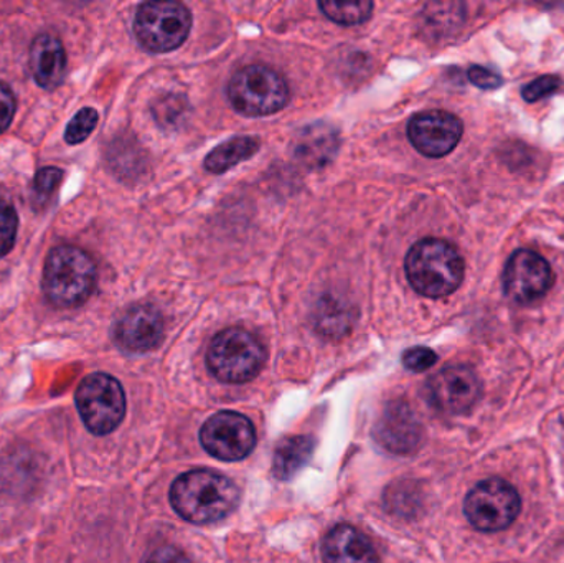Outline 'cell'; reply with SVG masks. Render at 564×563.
Masks as SVG:
<instances>
[{"mask_svg": "<svg viewBox=\"0 0 564 563\" xmlns=\"http://www.w3.org/2000/svg\"><path fill=\"white\" fill-rule=\"evenodd\" d=\"M261 141L254 136H237L215 148L205 159V169L214 174H224L240 162L248 161L260 151Z\"/></svg>", "mask_w": 564, "mask_h": 563, "instance_id": "18", "label": "cell"}, {"mask_svg": "<svg viewBox=\"0 0 564 563\" xmlns=\"http://www.w3.org/2000/svg\"><path fill=\"white\" fill-rule=\"evenodd\" d=\"M463 131L460 119L441 109L420 112L408 124V138L414 149L434 159L453 152L463 138Z\"/></svg>", "mask_w": 564, "mask_h": 563, "instance_id": "12", "label": "cell"}, {"mask_svg": "<svg viewBox=\"0 0 564 563\" xmlns=\"http://www.w3.org/2000/svg\"><path fill=\"white\" fill-rule=\"evenodd\" d=\"M192 15L184 3L159 0L145 2L135 13L134 32L149 52L165 53L178 48L187 40Z\"/></svg>", "mask_w": 564, "mask_h": 563, "instance_id": "7", "label": "cell"}, {"mask_svg": "<svg viewBox=\"0 0 564 563\" xmlns=\"http://www.w3.org/2000/svg\"><path fill=\"white\" fill-rule=\"evenodd\" d=\"M76 407L93 435H108L121 425L126 415V396L121 383L108 373L85 377L76 390Z\"/></svg>", "mask_w": 564, "mask_h": 563, "instance_id": "6", "label": "cell"}, {"mask_svg": "<svg viewBox=\"0 0 564 563\" xmlns=\"http://www.w3.org/2000/svg\"><path fill=\"white\" fill-rule=\"evenodd\" d=\"M228 98L241 115L260 118L274 115L288 105L289 86L276 69L250 65L231 76Z\"/></svg>", "mask_w": 564, "mask_h": 563, "instance_id": "5", "label": "cell"}, {"mask_svg": "<svg viewBox=\"0 0 564 563\" xmlns=\"http://www.w3.org/2000/svg\"><path fill=\"white\" fill-rule=\"evenodd\" d=\"M267 362L263 343L250 331L230 327L214 337L207 353L210 372L225 383L253 380Z\"/></svg>", "mask_w": 564, "mask_h": 563, "instance_id": "4", "label": "cell"}, {"mask_svg": "<svg viewBox=\"0 0 564 563\" xmlns=\"http://www.w3.org/2000/svg\"><path fill=\"white\" fill-rule=\"evenodd\" d=\"M240 489L230 479L208 469L184 473L171 488V505L194 524L221 521L237 509Z\"/></svg>", "mask_w": 564, "mask_h": 563, "instance_id": "1", "label": "cell"}, {"mask_svg": "<svg viewBox=\"0 0 564 563\" xmlns=\"http://www.w3.org/2000/svg\"><path fill=\"white\" fill-rule=\"evenodd\" d=\"M354 321L355 314L351 313L350 307L332 296L324 297L314 314L315 329L330 339H338L350 333Z\"/></svg>", "mask_w": 564, "mask_h": 563, "instance_id": "20", "label": "cell"}, {"mask_svg": "<svg viewBox=\"0 0 564 563\" xmlns=\"http://www.w3.org/2000/svg\"><path fill=\"white\" fill-rule=\"evenodd\" d=\"M325 563H378L377 551L367 535L348 524H338L322 541Z\"/></svg>", "mask_w": 564, "mask_h": 563, "instance_id": "15", "label": "cell"}, {"mask_svg": "<svg viewBox=\"0 0 564 563\" xmlns=\"http://www.w3.org/2000/svg\"><path fill=\"white\" fill-rule=\"evenodd\" d=\"M314 440L311 436H289L281 440L274 452L273 473L280 481H289L314 452Z\"/></svg>", "mask_w": 564, "mask_h": 563, "instance_id": "19", "label": "cell"}, {"mask_svg": "<svg viewBox=\"0 0 564 563\" xmlns=\"http://www.w3.org/2000/svg\"><path fill=\"white\" fill-rule=\"evenodd\" d=\"M204 448L221 462L247 458L257 445V430L248 416L235 412H220L202 426Z\"/></svg>", "mask_w": 564, "mask_h": 563, "instance_id": "9", "label": "cell"}, {"mask_svg": "<svg viewBox=\"0 0 564 563\" xmlns=\"http://www.w3.org/2000/svg\"><path fill=\"white\" fill-rule=\"evenodd\" d=\"M322 12L332 22L340 25H358L367 22L373 12V3L368 0H357V2H337V0H324L318 3Z\"/></svg>", "mask_w": 564, "mask_h": 563, "instance_id": "21", "label": "cell"}, {"mask_svg": "<svg viewBox=\"0 0 564 563\" xmlns=\"http://www.w3.org/2000/svg\"><path fill=\"white\" fill-rule=\"evenodd\" d=\"M563 83L558 76H540L523 88V98L529 102L540 101V99L549 98L562 89Z\"/></svg>", "mask_w": 564, "mask_h": 563, "instance_id": "24", "label": "cell"}, {"mask_svg": "<svg viewBox=\"0 0 564 563\" xmlns=\"http://www.w3.org/2000/svg\"><path fill=\"white\" fill-rule=\"evenodd\" d=\"M469 79L480 89H496L502 86L503 79L499 73L484 66H473L469 69Z\"/></svg>", "mask_w": 564, "mask_h": 563, "instance_id": "28", "label": "cell"}, {"mask_svg": "<svg viewBox=\"0 0 564 563\" xmlns=\"http://www.w3.org/2000/svg\"><path fill=\"white\" fill-rule=\"evenodd\" d=\"M375 439L388 452L410 455L420 445L421 425L406 403H390L377 423Z\"/></svg>", "mask_w": 564, "mask_h": 563, "instance_id": "14", "label": "cell"}, {"mask_svg": "<svg viewBox=\"0 0 564 563\" xmlns=\"http://www.w3.org/2000/svg\"><path fill=\"white\" fill-rule=\"evenodd\" d=\"M15 96L12 89L0 82V134L12 124L13 116H15Z\"/></svg>", "mask_w": 564, "mask_h": 563, "instance_id": "27", "label": "cell"}, {"mask_svg": "<svg viewBox=\"0 0 564 563\" xmlns=\"http://www.w3.org/2000/svg\"><path fill=\"white\" fill-rule=\"evenodd\" d=\"M148 563H192L191 559L175 548H161L149 557Z\"/></svg>", "mask_w": 564, "mask_h": 563, "instance_id": "29", "label": "cell"}, {"mask_svg": "<svg viewBox=\"0 0 564 563\" xmlns=\"http://www.w3.org/2000/svg\"><path fill=\"white\" fill-rule=\"evenodd\" d=\"M553 270L542 255L519 250L507 261L503 270V290L519 304H533L543 300L552 290Z\"/></svg>", "mask_w": 564, "mask_h": 563, "instance_id": "10", "label": "cell"}, {"mask_svg": "<svg viewBox=\"0 0 564 563\" xmlns=\"http://www.w3.org/2000/svg\"><path fill=\"white\" fill-rule=\"evenodd\" d=\"M96 284V267L88 253L62 245L53 248L43 268L42 286L46 300L58 307L82 306Z\"/></svg>", "mask_w": 564, "mask_h": 563, "instance_id": "3", "label": "cell"}, {"mask_svg": "<svg viewBox=\"0 0 564 563\" xmlns=\"http://www.w3.org/2000/svg\"><path fill=\"white\" fill-rule=\"evenodd\" d=\"M430 402L447 415H466L479 403L482 383L467 366H451L427 382Z\"/></svg>", "mask_w": 564, "mask_h": 563, "instance_id": "11", "label": "cell"}, {"mask_svg": "<svg viewBox=\"0 0 564 563\" xmlns=\"http://www.w3.org/2000/svg\"><path fill=\"white\" fill-rule=\"evenodd\" d=\"M63 172L59 169L55 167H45L42 171H39L35 177V194L39 195L40 198L48 197L53 191H55L56 185L62 182Z\"/></svg>", "mask_w": 564, "mask_h": 563, "instance_id": "26", "label": "cell"}, {"mask_svg": "<svg viewBox=\"0 0 564 563\" xmlns=\"http://www.w3.org/2000/svg\"><path fill=\"white\" fill-rule=\"evenodd\" d=\"M406 277L411 286L427 297L453 294L464 280V260L449 241L424 238L406 257Z\"/></svg>", "mask_w": 564, "mask_h": 563, "instance_id": "2", "label": "cell"}, {"mask_svg": "<svg viewBox=\"0 0 564 563\" xmlns=\"http://www.w3.org/2000/svg\"><path fill=\"white\" fill-rule=\"evenodd\" d=\"M164 339V317L151 304L129 307L115 326V340L122 350L142 354L155 349Z\"/></svg>", "mask_w": 564, "mask_h": 563, "instance_id": "13", "label": "cell"}, {"mask_svg": "<svg viewBox=\"0 0 564 563\" xmlns=\"http://www.w3.org/2000/svg\"><path fill=\"white\" fill-rule=\"evenodd\" d=\"M522 501L519 492L503 479H487L470 489L464 501V515L480 532H499L519 518Z\"/></svg>", "mask_w": 564, "mask_h": 563, "instance_id": "8", "label": "cell"}, {"mask_svg": "<svg viewBox=\"0 0 564 563\" xmlns=\"http://www.w3.org/2000/svg\"><path fill=\"white\" fill-rule=\"evenodd\" d=\"M19 218L9 202L0 198V258L6 257L15 243Z\"/></svg>", "mask_w": 564, "mask_h": 563, "instance_id": "23", "label": "cell"}, {"mask_svg": "<svg viewBox=\"0 0 564 563\" xmlns=\"http://www.w3.org/2000/svg\"><path fill=\"white\" fill-rule=\"evenodd\" d=\"M30 72L36 85L55 89L62 85L66 72V53L62 42L50 33H42L33 40L30 48Z\"/></svg>", "mask_w": 564, "mask_h": 563, "instance_id": "16", "label": "cell"}, {"mask_svg": "<svg viewBox=\"0 0 564 563\" xmlns=\"http://www.w3.org/2000/svg\"><path fill=\"white\" fill-rule=\"evenodd\" d=\"M338 132L327 122L305 126L294 141V155L308 169L325 167L338 151Z\"/></svg>", "mask_w": 564, "mask_h": 563, "instance_id": "17", "label": "cell"}, {"mask_svg": "<svg viewBox=\"0 0 564 563\" xmlns=\"http://www.w3.org/2000/svg\"><path fill=\"white\" fill-rule=\"evenodd\" d=\"M98 111L93 108H83L82 111L76 112L73 116L72 121L66 126L65 141L69 145L79 144V142L86 141L95 131L98 126Z\"/></svg>", "mask_w": 564, "mask_h": 563, "instance_id": "22", "label": "cell"}, {"mask_svg": "<svg viewBox=\"0 0 564 563\" xmlns=\"http://www.w3.org/2000/svg\"><path fill=\"white\" fill-rule=\"evenodd\" d=\"M437 362V354L427 347H413L403 354V364L411 372H424Z\"/></svg>", "mask_w": 564, "mask_h": 563, "instance_id": "25", "label": "cell"}]
</instances>
